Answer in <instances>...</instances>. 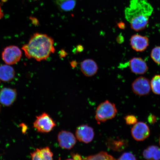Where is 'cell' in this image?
<instances>
[{
	"label": "cell",
	"mask_w": 160,
	"mask_h": 160,
	"mask_svg": "<svg viewBox=\"0 0 160 160\" xmlns=\"http://www.w3.org/2000/svg\"><path fill=\"white\" fill-rule=\"evenodd\" d=\"M26 57L37 61H45L55 53L54 41L45 34L37 33L30 38L28 42L22 48Z\"/></svg>",
	"instance_id": "1"
},
{
	"label": "cell",
	"mask_w": 160,
	"mask_h": 160,
	"mask_svg": "<svg viewBox=\"0 0 160 160\" xmlns=\"http://www.w3.org/2000/svg\"><path fill=\"white\" fill-rule=\"evenodd\" d=\"M153 8L147 0H131L125 10V17L136 31L145 29L149 23Z\"/></svg>",
	"instance_id": "2"
},
{
	"label": "cell",
	"mask_w": 160,
	"mask_h": 160,
	"mask_svg": "<svg viewBox=\"0 0 160 160\" xmlns=\"http://www.w3.org/2000/svg\"><path fill=\"white\" fill-rule=\"evenodd\" d=\"M117 113L115 104L107 100L98 106L96 111L95 119L99 124L113 118Z\"/></svg>",
	"instance_id": "3"
},
{
	"label": "cell",
	"mask_w": 160,
	"mask_h": 160,
	"mask_svg": "<svg viewBox=\"0 0 160 160\" xmlns=\"http://www.w3.org/2000/svg\"><path fill=\"white\" fill-rule=\"evenodd\" d=\"M56 125L55 122L47 113L44 112L37 116L33 124V127L38 132L47 133L53 130Z\"/></svg>",
	"instance_id": "4"
},
{
	"label": "cell",
	"mask_w": 160,
	"mask_h": 160,
	"mask_svg": "<svg viewBox=\"0 0 160 160\" xmlns=\"http://www.w3.org/2000/svg\"><path fill=\"white\" fill-rule=\"evenodd\" d=\"M22 55L21 50L15 45L6 47L2 53V58L6 64H16L21 59Z\"/></svg>",
	"instance_id": "5"
},
{
	"label": "cell",
	"mask_w": 160,
	"mask_h": 160,
	"mask_svg": "<svg viewBox=\"0 0 160 160\" xmlns=\"http://www.w3.org/2000/svg\"><path fill=\"white\" fill-rule=\"evenodd\" d=\"M132 88L136 95L140 96L147 95L151 91V83L147 78L139 77L133 82Z\"/></svg>",
	"instance_id": "6"
},
{
	"label": "cell",
	"mask_w": 160,
	"mask_h": 160,
	"mask_svg": "<svg viewBox=\"0 0 160 160\" xmlns=\"http://www.w3.org/2000/svg\"><path fill=\"white\" fill-rule=\"evenodd\" d=\"M131 132L132 137L136 141H142L149 137L150 130L147 123L139 122L133 125Z\"/></svg>",
	"instance_id": "7"
},
{
	"label": "cell",
	"mask_w": 160,
	"mask_h": 160,
	"mask_svg": "<svg viewBox=\"0 0 160 160\" xmlns=\"http://www.w3.org/2000/svg\"><path fill=\"white\" fill-rule=\"evenodd\" d=\"M75 135L76 138L79 141L88 143L93 140L95 132L92 128L88 125H82L77 128Z\"/></svg>",
	"instance_id": "8"
},
{
	"label": "cell",
	"mask_w": 160,
	"mask_h": 160,
	"mask_svg": "<svg viewBox=\"0 0 160 160\" xmlns=\"http://www.w3.org/2000/svg\"><path fill=\"white\" fill-rule=\"evenodd\" d=\"M58 141L62 148L68 150L72 148L77 142L74 135L71 132L65 131L59 132L58 135Z\"/></svg>",
	"instance_id": "9"
},
{
	"label": "cell",
	"mask_w": 160,
	"mask_h": 160,
	"mask_svg": "<svg viewBox=\"0 0 160 160\" xmlns=\"http://www.w3.org/2000/svg\"><path fill=\"white\" fill-rule=\"evenodd\" d=\"M17 92L15 89L4 88L0 91V103L5 107H9L17 99Z\"/></svg>",
	"instance_id": "10"
},
{
	"label": "cell",
	"mask_w": 160,
	"mask_h": 160,
	"mask_svg": "<svg viewBox=\"0 0 160 160\" xmlns=\"http://www.w3.org/2000/svg\"><path fill=\"white\" fill-rule=\"evenodd\" d=\"M130 45L132 48L135 51L142 52L144 51L148 47L149 40L148 38L145 36L134 35L130 39Z\"/></svg>",
	"instance_id": "11"
},
{
	"label": "cell",
	"mask_w": 160,
	"mask_h": 160,
	"mask_svg": "<svg viewBox=\"0 0 160 160\" xmlns=\"http://www.w3.org/2000/svg\"><path fill=\"white\" fill-rule=\"evenodd\" d=\"M129 66L132 72L136 75L144 74L148 69L147 63L141 58H133L129 62Z\"/></svg>",
	"instance_id": "12"
},
{
	"label": "cell",
	"mask_w": 160,
	"mask_h": 160,
	"mask_svg": "<svg viewBox=\"0 0 160 160\" xmlns=\"http://www.w3.org/2000/svg\"><path fill=\"white\" fill-rule=\"evenodd\" d=\"M81 71L86 77H93L97 73L98 67L96 62L92 59L84 60L80 65Z\"/></svg>",
	"instance_id": "13"
},
{
	"label": "cell",
	"mask_w": 160,
	"mask_h": 160,
	"mask_svg": "<svg viewBox=\"0 0 160 160\" xmlns=\"http://www.w3.org/2000/svg\"><path fill=\"white\" fill-rule=\"evenodd\" d=\"M32 160H53V153L48 147L37 149L31 153Z\"/></svg>",
	"instance_id": "14"
},
{
	"label": "cell",
	"mask_w": 160,
	"mask_h": 160,
	"mask_svg": "<svg viewBox=\"0 0 160 160\" xmlns=\"http://www.w3.org/2000/svg\"><path fill=\"white\" fill-rule=\"evenodd\" d=\"M15 72L11 65L6 64L0 66V80L3 82L12 81L14 78Z\"/></svg>",
	"instance_id": "15"
},
{
	"label": "cell",
	"mask_w": 160,
	"mask_h": 160,
	"mask_svg": "<svg viewBox=\"0 0 160 160\" xmlns=\"http://www.w3.org/2000/svg\"><path fill=\"white\" fill-rule=\"evenodd\" d=\"M143 156L146 160H160V148L156 145L149 146L144 150Z\"/></svg>",
	"instance_id": "16"
},
{
	"label": "cell",
	"mask_w": 160,
	"mask_h": 160,
	"mask_svg": "<svg viewBox=\"0 0 160 160\" xmlns=\"http://www.w3.org/2000/svg\"><path fill=\"white\" fill-rule=\"evenodd\" d=\"M109 145L114 151L120 152L123 151L128 145V143L125 139H111L109 140Z\"/></svg>",
	"instance_id": "17"
},
{
	"label": "cell",
	"mask_w": 160,
	"mask_h": 160,
	"mask_svg": "<svg viewBox=\"0 0 160 160\" xmlns=\"http://www.w3.org/2000/svg\"><path fill=\"white\" fill-rule=\"evenodd\" d=\"M57 4L60 9L68 12L74 8L77 0H56Z\"/></svg>",
	"instance_id": "18"
},
{
	"label": "cell",
	"mask_w": 160,
	"mask_h": 160,
	"mask_svg": "<svg viewBox=\"0 0 160 160\" xmlns=\"http://www.w3.org/2000/svg\"><path fill=\"white\" fill-rule=\"evenodd\" d=\"M82 160H117L112 156L104 152H100L97 154L89 156Z\"/></svg>",
	"instance_id": "19"
},
{
	"label": "cell",
	"mask_w": 160,
	"mask_h": 160,
	"mask_svg": "<svg viewBox=\"0 0 160 160\" xmlns=\"http://www.w3.org/2000/svg\"><path fill=\"white\" fill-rule=\"evenodd\" d=\"M150 83L153 93L156 95H160V75H155Z\"/></svg>",
	"instance_id": "20"
},
{
	"label": "cell",
	"mask_w": 160,
	"mask_h": 160,
	"mask_svg": "<svg viewBox=\"0 0 160 160\" xmlns=\"http://www.w3.org/2000/svg\"><path fill=\"white\" fill-rule=\"evenodd\" d=\"M151 56L155 62L160 65V46L153 48L152 50Z\"/></svg>",
	"instance_id": "21"
},
{
	"label": "cell",
	"mask_w": 160,
	"mask_h": 160,
	"mask_svg": "<svg viewBox=\"0 0 160 160\" xmlns=\"http://www.w3.org/2000/svg\"><path fill=\"white\" fill-rule=\"evenodd\" d=\"M126 123L128 125H134L138 122V119L135 116L132 115H128L125 117Z\"/></svg>",
	"instance_id": "22"
},
{
	"label": "cell",
	"mask_w": 160,
	"mask_h": 160,
	"mask_svg": "<svg viewBox=\"0 0 160 160\" xmlns=\"http://www.w3.org/2000/svg\"><path fill=\"white\" fill-rule=\"evenodd\" d=\"M118 160H137L135 155L129 152L124 153Z\"/></svg>",
	"instance_id": "23"
},
{
	"label": "cell",
	"mask_w": 160,
	"mask_h": 160,
	"mask_svg": "<svg viewBox=\"0 0 160 160\" xmlns=\"http://www.w3.org/2000/svg\"><path fill=\"white\" fill-rule=\"evenodd\" d=\"M148 120L150 123L154 124L157 122V118L155 116L151 114L148 117Z\"/></svg>",
	"instance_id": "24"
},
{
	"label": "cell",
	"mask_w": 160,
	"mask_h": 160,
	"mask_svg": "<svg viewBox=\"0 0 160 160\" xmlns=\"http://www.w3.org/2000/svg\"><path fill=\"white\" fill-rule=\"evenodd\" d=\"M30 19L31 20L32 23L33 25H38L39 24V22L37 18L31 17H30Z\"/></svg>",
	"instance_id": "25"
},
{
	"label": "cell",
	"mask_w": 160,
	"mask_h": 160,
	"mask_svg": "<svg viewBox=\"0 0 160 160\" xmlns=\"http://www.w3.org/2000/svg\"><path fill=\"white\" fill-rule=\"evenodd\" d=\"M67 55V53L64 50H62L59 52L60 57L62 58L65 57Z\"/></svg>",
	"instance_id": "26"
},
{
	"label": "cell",
	"mask_w": 160,
	"mask_h": 160,
	"mask_svg": "<svg viewBox=\"0 0 160 160\" xmlns=\"http://www.w3.org/2000/svg\"><path fill=\"white\" fill-rule=\"evenodd\" d=\"M123 41L124 38L122 35H119L117 38V41L119 43H122Z\"/></svg>",
	"instance_id": "27"
},
{
	"label": "cell",
	"mask_w": 160,
	"mask_h": 160,
	"mask_svg": "<svg viewBox=\"0 0 160 160\" xmlns=\"http://www.w3.org/2000/svg\"><path fill=\"white\" fill-rule=\"evenodd\" d=\"M73 158L75 160H82L83 159L81 156L78 154H74Z\"/></svg>",
	"instance_id": "28"
},
{
	"label": "cell",
	"mask_w": 160,
	"mask_h": 160,
	"mask_svg": "<svg viewBox=\"0 0 160 160\" xmlns=\"http://www.w3.org/2000/svg\"><path fill=\"white\" fill-rule=\"evenodd\" d=\"M118 27L120 29H124L125 28V25L124 23L122 22H121L118 23Z\"/></svg>",
	"instance_id": "29"
},
{
	"label": "cell",
	"mask_w": 160,
	"mask_h": 160,
	"mask_svg": "<svg viewBox=\"0 0 160 160\" xmlns=\"http://www.w3.org/2000/svg\"><path fill=\"white\" fill-rule=\"evenodd\" d=\"M77 51L78 52H81L83 51V47L82 45H78L77 47Z\"/></svg>",
	"instance_id": "30"
},
{
	"label": "cell",
	"mask_w": 160,
	"mask_h": 160,
	"mask_svg": "<svg viewBox=\"0 0 160 160\" xmlns=\"http://www.w3.org/2000/svg\"><path fill=\"white\" fill-rule=\"evenodd\" d=\"M71 65L72 68H75L77 65V62L75 61H73L71 62Z\"/></svg>",
	"instance_id": "31"
},
{
	"label": "cell",
	"mask_w": 160,
	"mask_h": 160,
	"mask_svg": "<svg viewBox=\"0 0 160 160\" xmlns=\"http://www.w3.org/2000/svg\"><path fill=\"white\" fill-rule=\"evenodd\" d=\"M4 14L2 11L1 8V5H0V20L3 17Z\"/></svg>",
	"instance_id": "32"
},
{
	"label": "cell",
	"mask_w": 160,
	"mask_h": 160,
	"mask_svg": "<svg viewBox=\"0 0 160 160\" xmlns=\"http://www.w3.org/2000/svg\"><path fill=\"white\" fill-rule=\"evenodd\" d=\"M8 0H1V1L3 3H5L7 2Z\"/></svg>",
	"instance_id": "33"
},
{
	"label": "cell",
	"mask_w": 160,
	"mask_h": 160,
	"mask_svg": "<svg viewBox=\"0 0 160 160\" xmlns=\"http://www.w3.org/2000/svg\"><path fill=\"white\" fill-rule=\"evenodd\" d=\"M66 160H75L74 159H67Z\"/></svg>",
	"instance_id": "34"
},
{
	"label": "cell",
	"mask_w": 160,
	"mask_h": 160,
	"mask_svg": "<svg viewBox=\"0 0 160 160\" xmlns=\"http://www.w3.org/2000/svg\"><path fill=\"white\" fill-rule=\"evenodd\" d=\"M159 144L160 145V138H159Z\"/></svg>",
	"instance_id": "35"
},
{
	"label": "cell",
	"mask_w": 160,
	"mask_h": 160,
	"mask_svg": "<svg viewBox=\"0 0 160 160\" xmlns=\"http://www.w3.org/2000/svg\"><path fill=\"white\" fill-rule=\"evenodd\" d=\"M0 110H1V107H0Z\"/></svg>",
	"instance_id": "36"
}]
</instances>
